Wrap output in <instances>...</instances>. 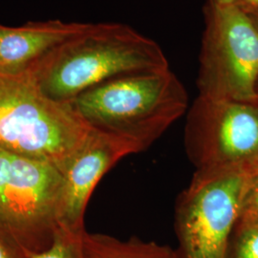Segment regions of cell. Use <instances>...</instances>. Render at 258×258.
I'll return each mask as SVG.
<instances>
[{"label":"cell","mask_w":258,"mask_h":258,"mask_svg":"<svg viewBox=\"0 0 258 258\" xmlns=\"http://www.w3.org/2000/svg\"><path fill=\"white\" fill-rule=\"evenodd\" d=\"M169 67L161 46L122 23H87L27 71L41 90L59 102L111 79Z\"/></svg>","instance_id":"1"},{"label":"cell","mask_w":258,"mask_h":258,"mask_svg":"<svg viewBox=\"0 0 258 258\" xmlns=\"http://www.w3.org/2000/svg\"><path fill=\"white\" fill-rule=\"evenodd\" d=\"M72 103L91 127L127 141L140 153L184 115L188 95L166 67L111 79L82 93Z\"/></svg>","instance_id":"2"},{"label":"cell","mask_w":258,"mask_h":258,"mask_svg":"<svg viewBox=\"0 0 258 258\" xmlns=\"http://www.w3.org/2000/svg\"><path fill=\"white\" fill-rule=\"evenodd\" d=\"M92 129L72 102L47 96L28 71L0 72V150L63 173Z\"/></svg>","instance_id":"3"},{"label":"cell","mask_w":258,"mask_h":258,"mask_svg":"<svg viewBox=\"0 0 258 258\" xmlns=\"http://www.w3.org/2000/svg\"><path fill=\"white\" fill-rule=\"evenodd\" d=\"M197 75L198 96L237 102L258 100V30L235 5L206 2Z\"/></svg>","instance_id":"4"},{"label":"cell","mask_w":258,"mask_h":258,"mask_svg":"<svg viewBox=\"0 0 258 258\" xmlns=\"http://www.w3.org/2000/svg\"><path fill=\"white\" fill-rule=\"evenodd\" d=\"M62 184L55 166L0 150V237L24 255L48 248Z\"/></svg>","instance_id":"5"},{"label":"cell","mask_w":258,"mask_h":258,"mask_svg":"<svg viewBox=\"0 0 258 258\" xmlns=\"http://www.w3.org/2000/svg\"><path fill=\"white\" fill-rule=\"evenodd\" d=\"M249 169L195 171L176 203L175 230L182 258H226L239 220Z\"/></svg>","instance_id":"6"},{"label":"cell","mask_w":258,"mask_h":258,"mask_svg":"<svg viewBox=\"0 0 258 258\" xmlns=\"http://www.w3.org/2000/svg\"><path fill=\"white\" fill-rule=\"evenodd\" d=\"M184 147L196 170L253 166L258 162V100L198 96L187 112Z\"/></svg>","instance_id":"7"},{"label":"cell","mask_w":258,"mask_h":258,"mask_svg":"<svg viewBox=\"0 0 258 258\" xmlns=\"http://www.w3.org/2000/svg\"><path fill=\"white\" fill-rule=\"evenodd\" d=\"M136 153V148L127 141L93 128L85 145L63 172L57 227L74 232L86 231L84 214L96 185L120 159Z\"/></svg>","instance_id":"8"},{"label":"cell","mask_w":258,"mask_h":258,"mask_svg":"<svg viewBox=\"0 0 258 258\" xmlns=\"http://www.w3.org/2000/svg\"><path fill=\"white\" fill-rule=\"evenodd\" d=\"M87 23L47 20L10 27L0 25V72L27 71L37 60L80 34Z\"/></svg>","instance_id":"9"},{"label":"cell","mask_w":258,"mask_h":258,"mask_svg":"<svg viewBox=\"0 0 258 258\" xmlns=\"http://www.w3.org/2000/svg\"><path fill=\"white\" fill-rule=\"evenodd\" d=\"M83 242L86 258H182L178 249L136 237L120 240L86 231Z\"/></svg>","instance_id":"10"},{"label":"cell","mask_w":258,"mask_h":258,"mask_svg":"<svg viewBox=\"0 0 258 258\" xmlns=\"http://www.w3.org/2000/svg\"><path fill=\"white\" fill-rule=\"evenodd\" d=\"M84 232H74L62 228L55 230L50 246L40 251H26V258H86Z\"/></svg>","instance_id":"11"},{"label":"cell","mask_w":258,"mask_h":258,"mask_svg":"<svg viewBox=\"0 0 258 258\" xmlns=\"http://www.w3.org/2000/svg\"><path fill=\"white\" fill-rule=\"evenodd\" d=\"M226 258H258V225L236 224Z\"/></svg>","instance_id":"12"},{"label":"cell","mask_w":258,"mask_h":258,"mask_svg":"<svg viewBox=\"0 0 258 258\" xmlns=\"http://www.w3.org/2000/svg\"><path fill=\"white\" fill-rule=\"evenodd\" d=\"M237 224L258 225V162L249 167Z\"/></svg>","instance_id":"13"},{"label":"cell","mask_w":258,"mask_h":258,"mask_svg":"<svg viewBox=\"0 0 258 258\" xmlns=\"http://www.w3.org/2000/svg\"><path fill=\"white\" fill-rule=\"evenodd\" d=\"M0 258H26V256L14 245L0 237Z\"/></svg>","instance_id":"14"},{"label":"cell","mask_w":258,"mask_h":258,"mask_svg":"<svg viewBox=\"0 0 258 258\" xmlns=\"http://www.w3.org/2000/svg\"><path fill=\"white\" fill-rule=\"evenodd\" d=\"M233 5L247 13L258 9V0H235Z\"/></svg>","instance_id":"15"},{"label":"cell","mask_w":258,"mask_h":258,"mask_svg":"<svg viewBox=\"0 0 258 258\" xmlns=\"http://www.w3.org/2000/svg\"><path fill=\"white\" fill-rule=\"evenodd\" d=\"M208 2H211L216 5H221V6H229V5H233L235 0H207Z\"/></svg>","instance_id":"16"},{"label":"cell","mask_w":258,"mask_h":258,"mask_svg":"<svg viewBox=\"0 0 258 258\" xmlns=\"http://www.w3.org/2000/svg\"><path fill=\"white\" fill-rule=\"evenodd\" d=\"M247 14L249 15V18L251 19V21L253 22V24L255 25V27L257 28L258 30V9L252 10L247 12Z\"/></svg>","instance_id":"17"},{"label":"cell","mask_w":258,"mask_h":258,"mask_svg":"<svg viewBox=\"0 0 258 258\" xmlns=\"http://www.w3.org/2000/svg\"><path fill=\"white\" fill-rule=\"evenodd\" d=\"M256 91H257V95H258V83H257V88H256Z\"/></svg>","instance_id":"18"}]
</instances>
